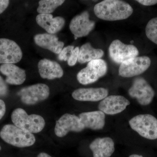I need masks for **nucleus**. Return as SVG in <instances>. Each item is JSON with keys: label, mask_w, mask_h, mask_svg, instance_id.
Instances as JSON below:
<instances>
[{"label": "nucleus", "mask_w": 157, "mask_h": 157, "mask_svg": "<svg viewBox=\"0 0 157 157\" xmlns=\"http://www.w3.org/2000/svg\"><path fill=\"white\" fill-rule=\"evenodd\" d=\"M94 157H110L115 151L114 142L108 137L98 138L90 144Z\"/></svg>", "instance_id": "nucleus-18"}, {"label": "nucleus", "mask_w": 157, "mask_h": 157, "mask_svg": "<svg viewBox=\"0 0 157 157\" xmlns=\"http://www.w3.org/2000/svg\"><path fill=\"white\" fill-rule=\"evenodd\" d=\"M40 76L45 79L60 78L63 75V70L57 62L47 59L39 61L38 64Z\"/></svg>", "instance_id": "nucleus-16"}, {"label": "nucleus", "mask_w": 157, "mask_h": 157, "mask_svg": "<svg viewBox=\"0 0 157 157\" xmlns=\"http://www.w3.org/2000/svg\"><path fill=\"white\" fill-rule=\"evenodd\" d=\"M145 34L149 40L157 45V17L149 21L145 27Z\"/></svg>", "instance_id": "nucleus-23"}, {"label": "nucleus", "mask_w": 157, "mask_h": 157, "mask_svg": "<svg viewBox=\"0 0 157 157\" xmlns=\"http://www.w3.org/2000/svg\"><path fill=\"white\" fill-rule=\"evenodd\" d=\"M104 55V52L102 49H96L93 48L90 43H86L79 49L78 61L80 64L89 63L101 59Z\"/></svg>", "instance_id": "nucleus-21"}, {"label": "nucleus", "mask_w": 157, "mask_h": 157, "mask_svg": "<svg viewBox=\"0 0 157 157\" xmlns=\"http://www.w3.org/2000/svg\"><path fill=\"white\" fill-rule=\"evenodd\" d=\"M136 1L144 6H152L157 4V0H137Z\"/></svg>", "instance_id": "nucleus-27"}, {"label": "nucleus", "mask_w": 157, "mask_h": 157, "mask_svg": "<svg viewBox=\"0 0 157 157\" xmlns=\"http://www.w3.org/2000/svg\"><path fill=\"white\" fill-rule=\"evenodd\" d=\"M9 89L6 82L0 76V97H4L8 94Z\"/></svg>", "instance_id": "nucleus-26"}, {"label": "nucleus", "mask_w": 157, "mask_h": 157, "mask_svg": "<svg viewBox=\"0 0 157 157\" xmlns=\"http://www.w3.org/2000/svg\"><path fill=\"white\" fill-rule=\"evenodd\" d=\"M1 149H2V147H1V145H0V151L1 150Z\"/></svg>", "instance_id": "nucleus-32"}, {"label": "nucleus", "mask_w": 157, "mask_h": 157, "mask_svg": "<svg viewBox=\"0 0 157 157\" xmlns=\"http://www.w3.org/2000/svg\"><path fill=\"white\" fill-rule=\"evenodd\" d=\"M107 71V64L104 60H94L89 62L86 67L77 73V79L81 84H91L105 76Z\"/></svg>", "instance_id": "nucleus-5"}, {"label": "nucleus", "mask_w": 157, "mask_h": 157, "mask_svg": "<svg viewBox=\"0 0 157 157\" xmlns=\"http://www.w3.org/2000/svg\"><path fill=\"white\" fill-rule=\"evenodd\" d=\"M23 53L18 44L13 40L0 39V64H15L20 61Z\"/></svg>", "instance_id": "nucleus-10"}, {"label": "nucleus", "mask_w": 157, "mask_h": 157, "mask_svg": "<svg viewBox=\"0 0 157 157\" xmlns=\"http://www.w3.org/2000/svg\"><path fill=\"white\" fill-rule=\"evenodd\" d=\"M37 157H52L50 155L46 153L42 152L40 153L38 155Z\"/></svg>", "instance_id": "nucleus-30"}, {"label": "nucleus", "mask_w": 157, "mask_h": 157, "mask_svg": "<svg viewBox=\"0 0 157 157\" xmlns=\"http://www.w3.org/2000/svg\"><path fill=\"white\" fill-rule=\"evenodd\" d=\"M10 3L8 0H0V14L7 9Z\"/></svg>", "instance_id": "nucleus-28"}, {"label": "nucleus", "mask_w": 157, "mask_h": 157, "mask_svg": "<svg viewBox=\"0 0 157 157\" xmlns=\"http://www.w3.org/2000/svg\"><path fill=\"white\" fill-rule=\"evenodd\" d=\"M37 45L48 49L53 53L59 54L64 46V43L59 41L56 36L48 33L38 34L34 37Z\"/></svg>", "instance_id": "nucleus-19"}, {"label": "nucleus", "mask_w": 157, "mask_h": 157, "mask_svg": "<svg viewBox=\"0 0 157 157\" xmlns=\"http://www.w3.org/2000/svg\"><path fill=\"white\" fill-rule=\"evenodd\" d=\"M0 72L6 76V82L9 84H22L26 78L25 70L14 64H4L1 65Z\"/></svg>", "instance_id": "nucleus-17"}, {"label": "nucleus", "mask_w": 157, "mask_h": 157, "mask_svg": "<svg viewBox=\"0 0 157 157\" xmlns=\"http://www.w3.org/2000/svg\"><path fill=\"white\" fill-rule=\"evenodd\" d=\"M49 94V87L43 83H37L22 88L17 93L21 102L27 105H35L45 101Z\"/></svg>", "instance_id": "nucleus-6"}, {"label": "nucleus", "mask_w": 157, "mask_h": 157, "mask_svg": "<svg viewBox=\"0 0 157 157\" xmlns=\"http://www.w3.org/2000/svg\"><path fill=\"white\" fill-rule=\"evenodd\" d=\"M85 127L78 117L70 113H65L57 121L55 133L57 137H62L70 132H80Z\"/></svg>", "instance_id": "nucleus-11"}, {"label": "nucleus", "mask_w": 157, "mask_h": 157, "mask_svg": "<svg viewBox=\"0 0 157 157\" xmlns=\"http://www.w3.org/2000/svg\"><path fill=\"white\" fill-rule=\"evenodd\" d=\"M130 104V101L123 96H107L100 102L98 109L105 114L115 115L123 111Z\"/></svg>", "instance_id": "nucleus-13"}, {"label": "nucleus", "mask_w": 157, "mask_h": 157, "mask_svg": "<svg viewBox=\"0 0 157 157\" xmlns=\"http://www.w3.org/2000/svg\"><path fill=\"white\" fill-rule=\"evenodd\" d=\"M95 23L90 19V14L88 11H84L75 16L70 24L71 33L75 39L86 36L94 28Z\"/></svg>", "instance_id": "nucleus-12"}, {"label": "nucleus", "mask_w": 157, "mask_h": 157, "mask_svg": "<svg viewBox=\"0 0 157 157\" xmlns=\"http://www.w3.org/2000/svg\"><path fill=\"white\" fill-rule=\"evenodd\" d=\"M108 90L104 88H79L72 93V97L76 101L97 102L107 97Z\"/></svg>", "instance_id": "nucleus-14"}, {"label": "nucleus", "mask_w": 157, "mask_h": 157, "mask_svg": "<svg viewBox=\"0 0 157 157\" xmlns=\"http://www.w3.org/2000/svg\"><path fill=\"white\" fill-rule=\"evenodd\" d=\"M11 119L14 125L32 134L42 132L45 125V120L41 116L29 115L25 110L21 108L13 110Z\"/></svg>", "instance_id": "nucleus-3"}, {"label": "nucleus", "mask_w": 157, "mask_h": 157, "mask_svg": "<svg viewBox=\"0 0 157 157\" xmlns=\"http://www.w3.org/2000/svg\"><path fill=\"white\" fill-rule=\"evenodd\" d=\"M85 128L93 130L103 129L105 124V113L100 111L83 112L78 116Z\"/></svg>", "instance_id": "nucleus-20"}, {"label": "nucleus", "mask_w": 157, "mask_h": 157, "mask_svg": "<svg viewBox=\"0 0 157 157\" xmlns=\"http://www.w3.org/2000/svg\"><path fill=\"white\" fill-rule=\"evenodd\" d=\"M79 51V48L78 47H76L73 49L72 55L67 61L69 66L72 67L76 64V62L78 61Z\"/></svg>", "instance_id": "nucleus-25"}, {"label": "nucleus", "mask_w": 157, "mask_h": 157, "mask_svg": "<svg viewBox=\"0 0 157 157\" xmlns=\"http://www.w3.org/2000/svg\"><path fill=\"white\" fill-rule=\"evenodd\" d=\"M129 157H143L142 155H131Z\"/></svg>", "instance_id": "nucleus-31"}, {"label": "nucleus", "mask_w": 157, "mask_h": 157, "mask_svg": "<svg viewBox=\"0 0 157 157\" xmlns=\"http://www.w3.org/2000/svg\"><path fill=\"white\" fill-rule=\"evenodd\" d=\"M130 127L142 137L149 140L157 139V119L149 114H140L129 121Z\"/></svg>", "instance_id": "nucleus-4"}, {"label": "nucleus", "mask_w": 157, "mask_h": 157, "mask_svg": "<svg viewBox=\"0 0 157 157\" xmlns=\"http://www.w3.org/2000/svg\"><path fill=\"white\" fill-rule=\"evenodd\" d=\"M38 25L44 29L48 34L58 33L64 26L65 20L61 16L53 17L51 14H39L36 17Z\"/></svg>", "instance_id": "nucleus-15"}, {"label": "nucleus", "mask_w": 157, "mask_h": 157, "mask_svg": "<svg viewBox=\"0 0 157 157\" xmlns=\"http://www.w3.org/2000/svg\"><path fill=\"white\" fill-rule=\"evenodd\" d=\"M74 48H75L73 45H69L67 47H64L59 54L58 59L60 61H67L72 55Z\"/></svg>", "instance_id": "nucleus-24"}, {"label": "nucleus", "mask_w": 157, "mask_h": 157, "mask_svg": "<svg viewBox=\"0 0 157 157\" xmlns=\"http://www.w3.org/2000/svg\"><path fill=\"white\" fill-rule=\"evenodd\" d=\"M109 54L113 61L121 64L127 60L137 57L139 51L135 45L125 44L116 39L109 45Z\"/></svg>", "instance_id": "nucleus-9"}, {"label": "nucleus", "mask_w": 157, "mask_h": 157, "mask_svg": "<svg viewBox=\"0 0 157 157\" xmlns=\"http://www.w3.org/2000/svg\"><path fill=\"white\" fill-rule=\"evenodd\" d=\"M151 65V60L147 56L136 57L121 64L119 74L123 77H134L145 72Z\"/></svg>", "instance_id": "nucleus-7"}, {"label": "nucleus", "mask_w": 157, "mask_h": 157, "mask_svg": "<svg viewBox=\"0 0 157 157\" xmlns=\"http://www.w3.org/2000/svg\"><path fill=\"white\" fill-rule=\"evenodd\" d=\"M130 97L135 98L140 105L147 106L151 104L154 98V90L142 77L135 78L128 90Z\"/></svg>", "instance_id": "nucleus-8"}, {"label": "nucleus", "mask_w": 157, "mask_h": 157, "mask_svg": "<svg viewBox=\"0 0 157 157\" xmlns=\"http://www.w3.org/2000/svg\"><path fill=\"white\" fill-rule=\"evenodd\" d=\"M0 137L6 143L18 147H28L33 145L36 138L32 133L13 124H6L0 131Z\"/></svg>", "instance_id": "nucleus-2"}, {"label": "nucleus", "mask_w": 157, "mask_h": 157, "mask_svg": "<svg viewBox=\"0 0 157 157\" xmlns=\"http://www.w3.org/2000/svg\"><path fill=\"white\" fill-rule=\"evenodd\" d=\"M97 17L108 21L127 19L133 12L132 6L124 1L105 0L98 3L94 7Z\"/></svg>", "instance_id": "nucleus-1"}, {"label": "nucleus", "mask_w": 157, "mask_h": 157, "mask_svg": "<svg viewBox=\"0 0 157 157\" xmlns=\"http://www.w3.org/2000/svg\"><path fill=\"white\" fill-rule=\"evenodd\" d=\"M64 2L63 0H42L39 2L37 11L39 14H51Z\"/></svg>", "instance_id": "nucleus-22"}, {"label": "nucleus", "mask_w": 157, "mask_h": 157, "mask_svg": "<svg viewBox=\"0 0 157 157\" xmlns=\"http://www.w3.org/2000/svg\"><path fill=\"white\" fill-rule=\"evenodd\" d=\"M6 104L3 100L0 99V120L2 118L6 113Z\"/></svg>", "instance_id": "nucleus-29"}]
</instances>
